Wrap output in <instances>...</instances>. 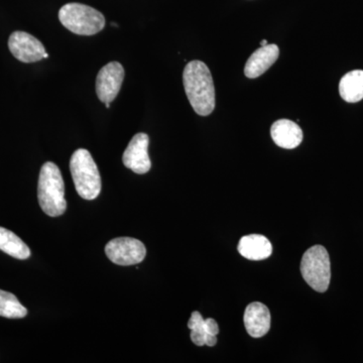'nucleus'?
Here are the masks:
<instances>
[{"instance_id":"obj_1","label":"nucleus","mask_w":363,"mask_h":363,"mask_svg":"<svg viewBox=\"0 0 363 363\" xmlns=\"http://www.w3.org/2000/svg\"><path fill=\"white\" fill-rule=\"evenodd\" d=\"M184 88L196 113L210 116L215 108V88L211 72L201 61L187 64L183 73Z\"/></svg>"},{"instance_id":"obj_16","label":"nucleus","mask_w":363,"mask_h":363,"mask_svg":"<svg viewBox=\"0 0 363 363\" xmlns=\"http://www.w3.org/2000/svg\"><path fill=\"white\" fill-rule=\"evenodd\" d=\"M0 250L14 259L23 260L30 257V250L21 238L4 227H0Z\"/></svg>"},{"instance_id":"obj_7","label":"nucleus","mask_w":363,"mask_h":363,"mask_svg":"<svg viewBox=\"0 0 363 363\" xmlns=\"http://www.w3.org/2000/svg\"><path fill=\"white\" fill-rule=\"evenodd\" d=\"M124 69L118 62H111L98 73L96 78V93L100 101L104 104H111L118 95L123 86Z\"/></svg>"},{"instance_id":"obj_15","label":"nucleus","mask_w":363,"mask_h":363,"mask_svg":"<svg viewBox=\"0 0 363 363\" xmlns=\"http://www.w3.org/2000/svg\"><path fill=\"white\" fill-rule=\"evenodd\" d=\"M339 93L348 104H357L363 99V71L354 70L344 75L339 83Z\"/></svg>"},{"instance_id":"obj_4","label":"nucleus","mask_w":363,"mask_h":363,"mask_svg":"<svg viewBox=\"0 0 363 363\" xmlns=\"http://www.w3.org/2000/svg\"><path fill=\"white\" fill-rule=\"evenodd\" d=\"M59 20L67 30L80 35H93L105 26L104 14L82 4H67L59 11Z\"/></svg>"},{"instance_id":"obj_17","label":"nucleus","mask_w":363,"mask_h":363,"mask_svg":"<svg viewBox=\"0 0 363 363\" xmlns=\"http://www.w3.org/2000/svg\"><path fill=\"white\" fill-rule=\"evenodd\" d=\"M26 315L28 310L13 294L0 290V317L20 319Z\"/></svg>"},{"instance_id":"obj_3","label":"nucleus","mask_w":363,"mask_h":363,"mask_svg":"<svg viewBox=\"0 0 363 363\" xmlns=\"http://www.w3.org/2000/svg\"><path fill=\"white\" fill-rule=\"evenodd\" d=\"M70 171L79 196L86 200L96 199L101 192V177L87 150L79 149L72 155Z\"/></svg>"},{"instance_id":"obj_5","label":"nucleus","mask_w":363,"mask_h":363,"mask_svg":"<svg viewBox=\"0 0 363 363\" xmlns=\"http://www.w3.org/2000/svg\"><path fill=\"white\" fill-rule=\"evenodd\" d=\"M301 274L306 283L318 293L328 290L331 279V262L328 252L322 245L310 247L301 260Z\"/></svg>"},{"instance_id":"obj_18","label":"nucleus","mask_w":363,"mask_h":363,"mask_svg":"<svg viewBox=\"0 0 363 363\" xmlns=\"http://www.w3.org/2000/svg\"><path fill=\"white\" fill-rule=\"evenodd\" d=\"M269 45L267 44V40H262V42H260V47H264V45Z\"/></svg>"},{"instance_id":"obj_11","label":"nucleus","mask_w":363,"mask_h":363,"mask_svg":"<svg viewBox=\"0 0 363 363\" xmlns=\"http://www.w3.org/2000/svg\"><path fill=\"white\" fill-rule=\"evenodd\" d=\"M243 321L247 333L253 338H260L271 328V313L266 305L253 302L245 309Z\"/></svg>"},{"instance_id":"obj_9","label":"nucleus","mask_w":363,"mask_h":363,"mask_svg":"<svg viewBox=\"0 0 363 363\" xmlns=\"http://www.w3.org/2000/svg\"><path fill=\"white\" fill-rule=\"evenodd\" d=\"M150 138L147 133H138L133 136L124 150L123 162L126 168L131 169L133 173L147 174L152 168V162L149 157Z\"/></svg>"},{"instance_id":"obj_10","label":"nucleus","mask_w":363,"mask_h":363,"mask_svg":"<svg viewBox=\"0 0 363 363\" xmlns=\"http://www.w3.org/2000/svg\"><path fill=\"white\" fill-rule=\"evenodd\" d=\"M188 328L191 330V340L195 345L210 347L216 345L219 326L212 318L203 319L199 312H193L188 322Z\"/></svg>"},{"instance_id":"obj_12","label":"nucleus","mask_w":363,"mask_h":363,"mask_svg":"<svg viewBox=\"0 0 363 363\" xmlns=\"http://www.w3.org/2000/svg\"><path fill=\"white\" fill-rule=\"evenodd\" d=\"M279 55V49L277 45L260 47L247 60L245 68V76L250 79L259 77L276 63Z\"/></svg>"},{"instance_id":"obj_6","label":"nucleus","mask_w":363,"mask_h":363,"mask_svg":"<svg viewBox=\"0 0 363 363\" xmlns=\"http://www.w3.org/2000/svg\"><path fill=\"white\" fill-rule=\"evenodd\" d=\"M107 257L118 266L140 264L147 255V248L142 241L131 238H114L105 247Z\"/></svg>"},{"instance_id":"obj_13","label":"nucleus","mask_w":363,"mask_h":363,"mask_svg":"<svg viewBox=\"0 0 363 363\" xmlns=\"http://www.w3.org/2000/svg\"><path fill=\"white\" fill-rule=\"evenodd\" d=\"M271 135L274 143L286 150L296 149L303 140V131L300 126L288 119H281L272 124Z\"/></svg>"},{"instance_id":"obj_14","label":"nucleus","mask_w":363,"mask_h":363,"mask_svg":"<svg viewBox=\"0 0 363 363\" xmlns=\"http://www.w3.org/2000/svg\"><path fill=\"white\" fill-rule=\"evenodd\" d=\"M238 250L243 257L250 260L266 259L271 257L272 252V243L266 236L259 234L241 238Z\"/></svg>"},{"instance_id":"obj_8","label":"nucleus","mask_w":363,"mask_h":363,"mask_svg":"<svg viewBox=\"0 0 363 363\" xmlns=\"http://www.w3.org/2000/svg\"><path fill=\"white\" fill-rule=\"evenodd\" d=\"M9 51L23 63H35L44 59V45L37 38L25 32H14L9 40Z\"/></svg>"},{"instance_id":"obj_2","label":"nucleus","mask_w":363,"mask_h":363,"mask_svg":"<svg viewBox=\"0 0 363 363\" xmlns=\"http://www.w3.org/2000/svg\"><path fill=\"white\" fill-rule=\"evenodd\" d=\"M38 198L43 211L49 216L58 217L65 213V185L61 171L54 162H45L40 169Z\"/></svg>"}]
</instances>
